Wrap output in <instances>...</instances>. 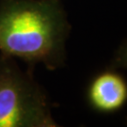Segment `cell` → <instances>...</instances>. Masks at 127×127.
<instances>
[{
  "instance_id": "6da1fadb",
  "label": "cell",
  "mask_w": 127,
  "mask_h": 127,
  "mask_svg": "<svg viewBox=\"0 0 127 127\" xmlns=\"http://www.w3.org/2000/svg\"><path fill=\"white\" fill-rule=\"evenodd\" d=\"M69 27L60 0H7L0 7V51L56 68Z\"/></svg>"
},
{
  "instance_id": "7a4b0ae2",
  "label": "cell",
  "mask_w": 127,
  "mask_h": 127,
  "mask_svg": "<svg viewBox=\"0 0 127 127\" xmlns=\"http://www.w3.org/2000/svg\"><path fill=\"white\" fill-rule=\"evenodd\" d=\"M57 126L45 95L23 74L0 67V127Z\"/></svg>"
},
{
  "instance_id": "3957f363",
  "label": "cell",
  "mask_w": 127,
  "mask_h": 127,
  "mask_svg": "<svg viewBox=\"0 0 127 127\" xmlns=\"http://www.w3.org/2000/svg\"><path fill=\"white\" fill-rule=\"evenodd\" d=\"M91 106L100 112H114L127 102V83L119 73L105 71L96 76L89 90Z\"/></svg>"
},
{
  "instance_id": "277c9868",
  "label": "cell",
  "mask_w": 127,
  "mask_h": 127,
  "mask_svg": "<svg viewBox=\"0 0 127 127\" xmlns=\"http://www.w3.org/2000/svg\"><path fill=\"white\" fill-rule=\"evenodd\" d=\"M112 69H126L127 70V41L119 47L111 60Z\"/></svg>"
}]
</instances>
